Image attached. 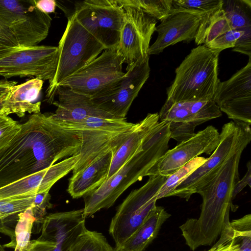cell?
<instances>
[{
  "instance_id": "1",
  "label": "cell",
  "mask_w": 251,
  "mask_h": 251,
  "mask_svg": "<svg viewBox=\"0 0 251 251\" xmlns=\"http://www.w3.org/2000/svg\"><path fill=\"white\" fill-rule=\"evenodd\" d=\"M80 146L79 132L63 127L49 115L31 114L0 149V188L77 154Z\"/></svg>"
},
{
  "instance_id": "2",
  "label": "cell",
  "mask_w": 251,
  "mask_h": 251,
  "mask_svg": "<svg viewBox=\"0 0 251 251\" xmlns=\"http://www.w3.org/2000/svg\"><path fill=\"white\" fill-rule=\"evenodd\" d=\"M245 148L238 150L222 165L215 177L197 193L202 197L198 218L188 219L179 226L186 244L192 250L211 246L230 225L229 210L234 186L240 179L239 165Z\"/></svg>"
},
{
  "instance_id": "3",
  "label": "cell",
  "mask_w": 251,
  "mask_h": 251,
  "mask_svg": "<svg viewBox=\"0 0 251 251\" xmlns=\"http://www.w3.org/2000/svg\"><path fill=\"white\" fill-rule=\"evenodd\" d=\"M171 133L168 124L158 123L145 138L143 149L137 152L98 188L84 196V216L112 206L130 186L146 176L150 169L169 148Z\"/></svg>"
},
{
  "instance_id": "4",
  "label": "cell",
  "mask_w": 251,
  "mask_h": 251,
  "mask_svg": "<svg viewBox=\"0 0 251 251\" xmlns=\"http://www.w3.org/2000/svg\"><path fill=\"white\" fill-rule=\"evenodd\" d=\"M220 52L204 45L193 49L176 69L167 89V102L213 100L220 81L218 77Z\"/></svg>"
},
{
  "instance_id": "5",
  "label": "cell",
  "mask_w": 251,
  "mask_h": 251,
  "mask_svg": "<svg viewBox=\"0 0 251 251\" xmlns=\"http://www.w3.org/2000/svg\"><path fill=\"white\" fill-rule=\"evenodd\" d=\"M67 129L80 133L79 159L72 170L73 175L81 172L100 157L112 151L115 153L134 127L135 124L126 119L87 117L75 122L54 120Z\"/></svg>"
},
{
  "instance_id": "6",
  "label": "cell",
  "mask_w": 251,
  "mask_h": 251,
  "mask_svg": "<svg viewBox=\"0 0 251 251\" xmlns=\"http://www.w3.org/2000/svg\"><path fill=\"white\" fill-rule=\"evenodd\" d=\"M66 29L58 48V63L52 81L46 91L47 102L52 104L59 84L89 63L105 48L76 20L74 13L67 16Z\"/></svg>"
},
{
  "instance_id": "7",
  "label": "cell",
  "mask_w": 251,
  "mask_h": 251,
  "mask_svg": "<svg viewBox=\"0 0 251 251\" xmlns=\"http://www.w3.org/2000/svg\"><path fill=\"white\" fill-rule=\"evenodd\" d=\"M251 125L241 122L225 124L220 133V142L211 156L174 190L171 196L188 201L191 196L210 182L224 163L251 140Z\"/></svg>"
},
{
  "instance_id": "8",
  "label": "cell",
  "mask_w": 251,
  "mask_h": 251,
  "mask_svg": "<svg viewBox=\"0 0 251 251\" xmlns=\"http://www.w3.org/2000/svg\"><path fill=\"white\" fill-rule=\"evenodd\" d=\"M167 178L149 176L144 185L132 191L118 206L109 228L118 251L155 208L157 193Z\"/></svg>"
},
{
  "instance_id": "9",
  "label": "cell",
  "mask_w": 251,
  "mask_h": 251,
  "mask_svg": "<svg viewBox=\"0 0 251 251\" xmlns=\"http://www.w3.org/2000/svg\"><path fill=\"white\" fill-rule=\"evenodd\" d=\"M57 47L36 45L0 49V75L30 77L48 80L50 83L56 71Z\"/></svg>"
},
{
  "instance_id": "10",
  "label": "cell",
  "mask_w": 251,
  "mask_h": 251,
  "mask_svg": "<svg viewBox=\"0 0 251 251\" xmlns=\"http://www.w3.org/2000/svg\"><path fill=\"white\" fill-rule=\"evenodd\" d=\"M52 19L41 12L35 0H0V22L22 47L37 45L48 35Z\"/></svg>"
},
{
  "instance_id": "11",
  "label": "cell",
  "mask_w": 251,
  "mask_h": 251,
  "mask_svg": "<svg viewBox=\"0 0 251 251\" xmlns=\"http://www.w3.org/2000/svg\"><path fill=\"white\" fill-rule=\"evenodd\" d=\"M123 63L117 47L105 49L93 61L63 80L58 87L67 86L75 92L92 97L125 75L122 70Z\"/></svg>"
},
{
  "instance_id": "12",
  "label": "cell",
  "mask_w": 251,
  "mask_h": 251,
  "mask_svg": "<svg viewBox=\"0 0 251 251\" xmlns=\"http://www.w3.org/2000/svg\"><path fill=\"white\" fill-rule=\"evenodd\" d=\"M222 115L213 100L165 101L159 113L161 122L169 126L171 138L179 143L192 137L197 126Z\"/></svg>"
},
{
  "instance_id": "13",
  "label": "cell",
  "mask_w": 251,
  "mask_h": 251,
  "mask_svg": "<svg viewBox=\"0 0 251 251\" xmlns=\"http://www.w3.org/2000/svg\"><path fill=\"white\" fill-rule=\"evenodd\" d=\"M122 6L124 22L117 49L124 63L129 66L150 57V43L157 20L138 8Z\"/></svg>"
},
{
  "instance_id": "14",
  "label": "cell",
  "mask_w": 251,
  "mask_h": 251,
  "mask_svg": "<svg viewBox=\"0 0 251 251\" xmlns=\"http://www.w3.org/2000/svg\"><path fill=\"white\" fill-rule=\"evenodd\" d=\"M126 71L120 80L91 97L97 107L117 119L126 118L132 102L149 77V57L127 66Z\"/></svg>"
},
{
  "instance_id": "15",
  "label": "cell",
  "mask_w": 251,
  "mask_h": 251,
  "mask_svg": "<svg viewBox=\"0 0 251 251\" xmlns=\"http://www.w3.org/2000/svg\"><path fill=\"white\" fill-rule=\"evenodd\" d=\"M220 142V133L212 126L168 150L150 169L146 176H168L202 153L211 154Z\"/></svg>"
},
{
  "instance_id": "16",
  "label": "cell",
  "mask_w": 251,
  "mask_h": 251,
  "mask_svg": "<svg viewBox=\"0 0 251 251\" xmlns=\"http://www.w3.org/2000/svg\"><path fill=\"white\" fill-rule=\"evenodd\" d=\"M201 16L194 12L173 8L156 26L158 36L150 46L149 55H158L170 46L180 42L189 43L194 40Z\"/></svg>"
},
{
  "instance_id": "17",
  "label": "cell",
  "mask_w": 251,
  "mask_h": 251,
  "mask_svg": "<svg viewBox=\"0 0 251 251\" xmlns=\"http://www.w3.org/2000/svg\"><path fill=\"white\" fill-rule=\"evenodd\" d=\"M79 159L78 154L70 156L0 188V200L49 191L55 182L74 169Z\"/></svg>"
},
{
  "instance_id": "18",
  "label": "cell",
  "mask_w": 251,
  "mask_h": 251,
  "mask_svg": "<svg viewBox=\"0 0 251 251\" xmlns=\"http://www.w3.org/2000/svg\"><path fill=\"white\" fill-rule=\"evenodd\" d=\"M83 208L47 215L41 231L55 243L53 251H70L78 236L85 229Z\"/></svg>"
},
{
  "instance_id": "19",
  "label": "cell",
  "mask_w": 251,
  "mask_h": 251,
  "mask_svg": "<svg viewBox=\"0 0 251 251\" xmlns=\"http://www.w3.org/2000/svg\"><path fill=\"white\" fill-rule=\"evenodd\" d=\"M56 95L58 100L52 104L57 108L55 113L49 115L53 120L75 122L89 117L117 119L97 107L91 97L75 92L68 87L58 86Z\"/></svg>"
},
{
  "instance_id": "20",
  "label": "cell",
  "mask_w": 251,
  "mask_h": 251,
  "mask_svg": "<svg viewBox=\"0 0 251 251\" xmlns=\"http://www.w3.org/2000/svg\"><path fill=\"white\" fill-rule=\"evenodd\" d=\"M97 20L101 43L106 49L117 47L124 22V10L118 0H85Z\"/></svg>"
},
{
  "instance_id": "21",
  "label": "cell",
  "mask_w": 251,
  "mask_h": 251,
  "mask_svg": "<svg viewBox=\"0 0 251 251\" xmlns=\"http://www.w3.org/2000/svg\"><path fill=\"white\" fill-rule=\"evenodd\" d=\"M114 153L111 151L69 179L67 192L73 199L83 197L100 187L107 179Z\"/></svg>"
},
{
  "instance_id": "22",
  "label": "cell",
  "mask_w": 251,
  "mask_h": 251,
  "mask_svg": "<svg viewBox=\"0 0 251 251\" xmlns=\"http://www.w3.org/2000/svg\"><path fill=\"white\" fill-rule=\"evenodd\" d=\"M159 120V113H149L143 120L135 124L131 132L114 154L107 179L143 149L145 138L158 124Z\"/></svg>"
},
{
  "instance_id": "23",
  "label": "cell",
  "mask_w": 251,
  "mask_h": 251,
  "mask_svg": "<svg viewBox=\"0 0 251 251\" xmlns=\"http://www.w3.org/2000/svg\"><path fill=\"white\" fill-rule=\"evenodd\" d=\"M222 8L232 29L245 32L232 50L251 57V1L223 0Z\"/></svg>"
},
{
  "instance_id": "24",
  "label": "cell",
  "mask_w": 251,
  "mask_h": 251,
  "mask_svg": "<svg viewBox=\"0 0 251 251\" xmlns=\"http://www.w3.org/2000/svg\"><path fill=\"white\" fill-rule=\"evenodd\" d=\"M44 80L33 78L14 86L8 93L5 106L10 114L23 117L26 112H40L41 102H35L42 89Z\"/></svg>"
},
{
  "instance_id": "25",
  "label": "cell",
  "mask_w": 251,
  "mask_h": 251,
  "mask_svg": "<svg viewBox=\"0 0 251 251\" xmlns=\"http://www.w3.org/2000/svg\"><path fill=\"white\" fill-rule=\"evenodd\" d=\"M171 216L163 207L157 206L118 251H145L157 237L162 225Z\"/></svg>"
},
{
  "instance_id": "26",
  "label": "cell",
  "mask_w": 251,
  "mask_h": 251,
  "mask_svg": "<svg viewBox=\"0 0 251 251\" xmlns=\"http://www.w3.org/2000/svg\"><path fill=\"white\" fill-rule=\"evenodd\" d=\"M251 98V57L229 79L218 83L213 100L220 106L231 100Z\"/></svg>"
},
{
  "instance_id": "27",
  "label": "cell",
  "mask_w": 251,
  "mask_h": 251,
  "mask_svg": "<svg viewBox=\"0 0 251 251\" xmlns=\"http://www.w3.org/2000/svg\"><path fill=\"white\" fill-rule=\"evenodd\" d=\"M231 29V25L222 5L201 16L195 42L198 46L203 44L206 46L219 35Z\"/></svg>"
},
{
  "instance_id": "28",
  "label": "cell",
  "mask_w": 251,
  "mask_h": 251,
  "mask_svg": "<svg viewBox=\"0 0 251 251\" xmlns=\"http://www.w3.org/2000/svg\"><path fill=\"white\" fill-rule=\"evenodd\" d=\"M70 251H118L100 232L85 229L72 245Z\"/></svg>"
},
{
  "instance_id": "29",
  "label": "cell",
  "mask_w": 251,
  "mask_h": 251,
  "mask_svg": "<svg viewBox=\"0 0 251 251\" xmlns=\"http://www.w3.org/2000/svg\"><path fill=\"white\" fill-rule=\"evenodd\" d=\"M207 160L198 156L168 176L157 193V200L171 196L176 188Z\"/></svg>"
},
{
  "instance_id": "30",
  "label": "cell",
  "mask_w": 251,
  "mask_h": 251,
  "mask_svg": "<svg viewBox=\"0 0 251 251\" xmlns=\"http://www.w3.org/2000/svg\"><path fill=\"white\" fill-rule=\"evenodd\" d=\"M36 195L0 200V223L13 219L27 208H33Z\"/></svg>"
},
{
  "instance_id": "31",
  "label": "cell",
  "mask_w": 251,
  "mask_h": 251,
  "mask_svg": "<svg viewBox=\"0 0 251 251\" xmlns=\"http://www.w3.org/2000/svg\"><path fill=\"white\" fill-rule=\"evenodd\" d=\"M122 5L138 8L155 18L162 20L173 9V0H118Z\"/></svg>"
},
{
  "instance_id": "32",
  "label": "cell",
  "mask_w": 251,
  "mask_h": 251,
  "mask_svg": "<svg viewBox=\"0 0 251 251\" xmlns=\"http://www.w3.org/2000/svg\"><path fill=\"white\" fill-rule=\"evenodd\" d=\"M35 221L32 207L18 214L14 231L16 244L14 251H23L25 248L30 241L32 229Z\"/></svg>"
},
{
  "instance_id": "33",
  "label": "cell",
  "mask_w": 251,
  "mask_h": 251,
  "mask_svg": "<svg viewBox=\"0 0 251 251\" xmlns=\"http://www.w3.org/2000/svg\"><path fill=\"white\" fill-rule=\"evenodd\" d=\"M232 237L238 244L236 251H251V214L230 222Z\"/></svg>"
},
{
  "instance_id": "34",
  "label": "cell",
  "mask_w": 251,
  "mask_h": 251,
  "mask_svg": "<svg viewBox=\"0 0 251 251\" xmlns=\"http://www.w3.org/2000/svg\"><path fill=\"white\" fill-rule=\"evenodd\" d=\"M223 0H173V8L188 10L202 15L221 6Z\"/></svg>"
},
{
  "instance_id": "35",
  "label": "cell",
  "mask_w": 251,
  "mask_h": 251,
  "mask_svg": "<svg viewBox=\"0 0 251 251\" xmlns=\"http://www.w3.org/2000/svg\"><path fill=\"white\" fill-rule=\"evenodd\" d=\"M244 34L243 31L232 29L219 35L206 47L220 52L225 49L234 48L238 39Z\"/></svg>"
},
{
  "instance_id": "36",
  "label": "cell",
  "mask_w": 251,
  "mask_h": 251,
  "mask_svg": "<svg viewBox=\"0 0 251 251\" xmlns=\"http://www.w3.org/2000/svg\"><path fill=\"white\" fill-rule=\"evenodd\" d=\"M20 129V124L7 116L0 121V149L7 145Z\"/></svg>"
},
{
  "instance_id": "37",
  "label": "cell",
  "mask_w": 251,
  "mask_h": 251,
  "mask_svg": "<svg viewBox=\"0 0 251 251\" xmlns=\"http://www.w3.org/2000/svg\"><path fill=\"white\" fill-rule=\"evenodd\" d=\"M55 242L45 234L42 233L37 239L29 241L23 251H53Z\"/></svg>"
},
{
  "instance_id": "38",
  "label": "cell",
  "mask_w": 251,
  "mask_h": 251,
  "mask_svg": "<svg viewBox=\"0 0 251 251\" xmlns=\"http://www.w3.org/2000/svg\"><path fill=\"white\" fill-rule=\"evenodd\" d=\"M19 46L12 31L0 22V49Z\"/></svg>"
},
{
  "instance_id": "39",
  "label": "cell",
  "mask_w": 251,
  "mask_h": 251,
  "mask_svg": "<svg viewBox=\"0 0 251 251\" xmlns=\"http://www.w3.org/2000/svg\"><path fill=\"white\" fill-rule=\"evenodd\" d=\"M247 171L241 179H239L235 184L233 191L232 199L233 200L236 197L239 193H240L247 185L251 187V163L249 161L247 164Z\"/></svg>"
},
{
  "instance_id": "40",
  "label": "cell",
  "mask_w": 251,
  "mask_h": 251,
  "mask_svg": "<svg viewBox=\"0 0 251 251\" xmlns=\"http://www.w3.org/2000/svg\"><path fill=\"white\" fill-rule=\"evenodd\" d=\"M35 3L41 12L47 14L54 13L56 6V1L54 0H35Z\"/></svg>"
},
{
  "instance_id": "41",
  "label": "cell",
  "mask_w": 251,
  "mask_h": 251,
  "mask_svg": "<svg viewBox=\"0 0 251 251\" xmlns=\"http://www.w3.org/2000/svg\"><path fill=\"white\" fill-rule=\"evenodd\" d=\"M238 247V243L232 237L231 240L229 242L220 244L215 243L212 248L207 251H236Z\"/></svg>"
},
{
  "instance_id": "42",
  "label": "cell",
  "mask_w": 251,
  "mask_h": 251,
  "mask_svg": "<svg viewBox=\"0 0 251 251\" xmlns=\"http://www.w3.org/2000/svg\"><path fill=\"white\" fill-rule=\"evenodd\" d=\"M17 82L7 79L0 80V97L8 93L11 88L17 85Z\"/></svg>"
},
{
  "instance_id": "43",
  "label": "cell",
  "mask_w": 251,
  "mask_h": 251,
  "mask_svg": "<svg viewBox=\"0 0 251 251\" xmlns=\"http://www.w3.org/2000/svg\"><path fill=\"white\" fill-rule=\"evenodd\" d=\"M7 94L8 93L0 97V117L7 116L10 114L9 110L5 106V100Z\"/></svg>"
},
{
  "instance_id": "44",
  "label": "cell",
  "mask_w": 251,
  "mask_h": 251,
  "mask_svg": "<svg viewBox=\"0 0 251 251\" xmlns=\"http://www.w3.org/2000/svg\"><path fill=\"white\" fill-rule=\"evenodd\" d=\"M0 251H5V250L4 249V247L1 246L0 244Z\"/></svg>"
}]
</instances>
